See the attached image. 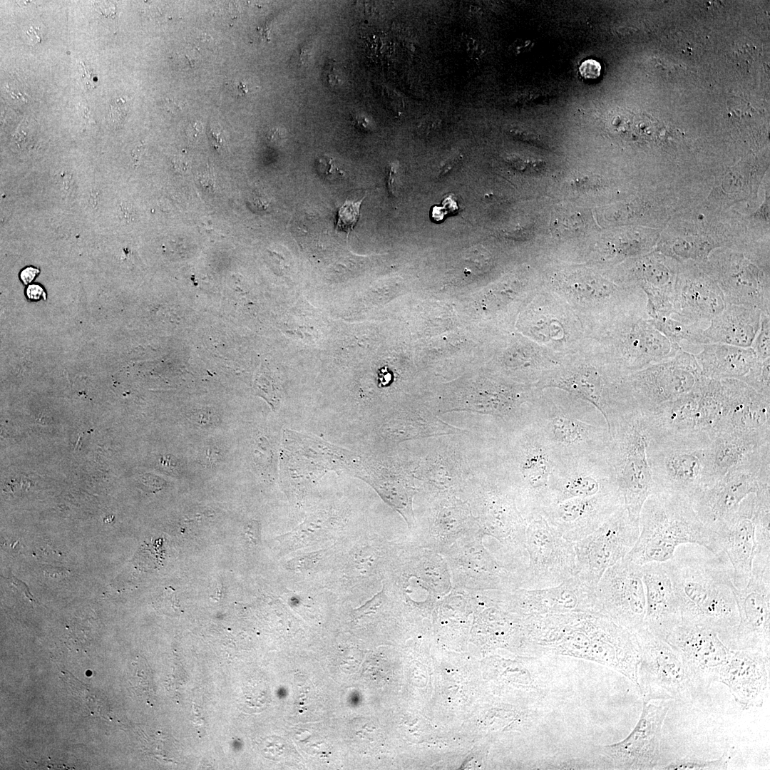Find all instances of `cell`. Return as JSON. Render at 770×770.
<instances>
[{
	"mask_svg": "<svg viewBox=\"0 0 770 770\" xmlns=\"http://www.w3.org/2000/svg\"><path fill=\"white\" fill-rule=\"evenodd\" d=\"M719 381L724 395V417L719 432L734 431L770 440V397L740 380Z\"/></svg>",
	"mask_w": 770,
	"mask_h": 770,
	"instance_id": "27",
	"label": "cell"
},
{
	"mask_svg": "<svg viewBox=\"0 0 770 770\" xmlns=\"http://www.w3.org/2000/svg\"><path fill=\"white\" fill-rule=\"evenodd\" d=\"M508 602L521 619L545 614L597 612L595 589L576 575L555 586L519 590L510 595Z\"/></svg>",
	"mask_w": 770,
	"mask_h": 770,
	"instance_id": "25",
	"label": "cell"
},
{
	"mask_svg": "<svg viewBox=\"0 0 770 770\" xmlns=\"http://www.w3.org/2000/svg\"><path fill=\"white\" fill-rule=\"evenodd\" d=\"M560 355L529 338L508 348L500 361L502 373L510 380L535 384L561 361Z\"/></svg>",
	"mask_w": 770,
	"mask_h": 770,
	"instance_id": "30",
	"label": "cell"
},
{
	"mask_svg": "<svg viewBox=\"0 0 770 770\" xmlns=\"http://www.w3.org/2000/svg\"><path fill=\"white\" fill-rule=\"evenodd\" d=\"M361 202V200L353 204H346L341 208L339 221L341 222L342 227L348 228L356 221Z\"/></svg>",
	"mask_w": 770,
	"mask_h": 770,
	"instance_id": "39",
	"label": "cell"
},
{
	"mask_svg": "<svg viewBox=\"0 0 770 770\" xmlns=\"http://www.w3.org/2000/svg\"><path fill=\"white\" fill-rule=\"evenodd\" d=\"M531 47V42L523 39L515 41L510 46V50L515 54H520L528 51Z\"/></svg>",
	"mask_w": 770,
	"mask_h": 770,
	"instance_id": "46",
	"label": "cell"
},
{
	"mask_svg": "<svg viewBox=\"0 0 770 770\" xmlns=\"http://www.w3.org/2000/svg\"><path fill=\"white\" fill-rule=\"evenodd\" d=\"M652 324L670 341L681 348L683 344L702 346L709 344L703 334V328L698 324H687L671 317L650 318Z\"/></svg>",
	"mask_w": 770,
	"mask_h": 770,
	"instance_id": "34",
	"label": "cell"
},
{
	"mask_svg": "<svg viewBox=\"0 0 770 770\" xmlns=\"http://www.w3.org/2000/svg\"><path fill=\"white\" fill-rule=\"evenodd\" d=\"M319 172L326 178H331L337 175H344V173L334 163L332 158L322 157L318 163Z\"/></svg>",
	"mask_w": 770,
	"mask_h": 770,
	"instance_id": "41",
	"label": "cell"
},
{
	"mask_svg": "<svg viewBox=\"0 0 770 770\" xmlns=\"http://www.w3.org/2000/svg\"><path fill=\"white\" fill-rule=\"evenodd\" d=\"M40 270L38 268L34 267H26L24 268L19 274L20 279L22 282L26 285L30 284L36 276L39 274Z\"/></svg>",
	"mask_w": 770,
	"mask_h": 770,
	"instance_id": "44",
	"label": "cell"
},
{
	"mask_svg": "<svg viewBox=\"0 0 770 770\" xmlns=\"http://www.w3.org/2000/svg\"><path fill=\"white\" fill-rule=\"evenodd\" d=\"M461 46L467 55L473 59H478L482 55V48L478 42L471 36L461 38Z\"/></svg>",
	"mask_w": 770,
	"mask_h": 770,
	"instance_id": "42",
	"label": "cell"
},
{
	"mask_svg": "<svg viewBox=\"0 0 770 770\" xmlns=\"http://www.w3.org/2000/svg\"><path fill=\"white\" fill-rule=\"evenodd\" d=\"M639 528L638 538L625 557L638 565L664 563L685 544L714 554L723 552L719 535L700 520L690 500L682 495L653 491L642 505Z\"/></svg>",
	"mask_w": 770,
	"mask_h": 770,
	"instance_id": "3",
	"label": "cell"
},
{
	"mask_svg": "<svg viewBox=\"0 0 770 770\" xmlns=\"http://www.w3.org/2000/svg\"><path fill=\"white\" fill-rule=\"evenodd\" d=\"M544 287L575 312L587 334L619 314L646 309V297L640 288L589 269L558 272Z\"/></svg>",
	"mask_w": 770,
	"mask_h": 770,
	"instance_id": "6",
	"label": "cell"
},
{
	"mask_svg": "<svg viewBox=\"0 0 770 770\" xmlns=\"http://www.w3.org/2000/svg\"><path fill=\"white\" fill-rule=\"evenodd\" d=\"M522 645L536 657L584 659L609 667L637 687L640 647L636 636L597 612H573L521 619Z\"/></svg>",
	"mask_w": 770,
	"mask_h": 770,
	"instance_id": "1",
	"label": "cell"
},
{
	"mask_svg": "<svg viewBox=\"0 0 770 770\" xmlns=\"http://www.w3.org/2000/svg\"><path fill=\"white\" fill-rule=\"evenodd\" d=\"M157 605L168 615H176L180 613V605L175 590L171 587L165 588L158 599Z\"/></svg>",
	"mask_w": 770,
	"mask_h": 770,
	"instance_id": "38",
	"label": "cell"
},
{
	"mask_svg": "<svg viewBox=\"0 0 770 770\" xmlns=\"http://www.w3.org/2000/svg\"><path fill=\"white\" fill-rule=\"evenodd\" d=\"M761 314V311L754 307L727 304L703 329V334L709 344L751 347L760 327Z\"/></svg>",
	"mask_w": 770,
	"mask_h": 770,
	"instance_id": "31",
	"label": "cell"
},
{
	"mask_svg": "<svg viewBox=\"0 0 770 770\" xmlns=\"http://www.w3.org/2000/svg\"><path fill=\"white\" fill-rule=\"evenodd\" d=\"M268 138L272 141H277V139L280 138V133H278V131L275 130H272L268 135Z\"/></svg>",
	"mask_w": 770,
	"mask_h": 770,
	"instance_id": "51",
	"label": "cell"
},
{
	"mask_svg": "<svg viewBox=\"0 0 770 770\" xmlns=\"http://www.w3.org/2000/svg\"><path fill=\"white\" fill-rule=\"evenodd\" d=\"M26 296L30 299L38 300L41 297L46 299V294L43 287L38 284H30L26 288Z\"/></svg>",
	"mask_w": 770,
	"mask_h": 770,
	"instance_id": "45",
	"label": "cell"
},
{
	"mask_svg": "<svg viewBox=\"0 0 770 770\" xmlns=\"http://www.w3.org/2000/svg\"><path fill=\"white\" fill-rule=\"evenodd\" d=\"M639 534V524L621 507L594 532L575 543V575L595 589L603 573L633 548Z\"/></svg>",
	"mask_w": 770,
	"mask_h": 770,
	"instance_id": "14",
	"label": "cell"
},
{
	"mask_svg": "<svg viewBox=\"0 0 770 770\" xmlns=\"http://www.w3.org/2000/svg\"><path fill=\"white\" fill-rule=\"evenodd\" d=\"M646 609L644 627L654 636L666 640L682 623L678 600L663 563L641 565Z\"/></svg>",
	"mask_w": 770,
	"mask_h": 770,
	"instance_id": "29",
	"label": "cell"
},
{
	"mask_svg": "<svg viewBox=\"0 0 770 770\" xmlns=\"http://www.w3.org/2000/svg\"><path fill=\"white\" fill-rule=\"evenodd\" d=\"M618 491L607 448L558 461L550 483V500L553 504Z\"/></svg>",
	"mask_w": 770,
	"mask_h": 770,
	"instance_id": "22",
	"label": "cell"
},
{
	"mask_svg": "<svg viewBox=\"0 0 770 770\" xmlns=\"http://www.w3.org/2000/svg\"><path fill=\"white\" fill-rule=\"evenodd\" d=\"M726 304L719 287L699 266L678 267L672 318L702 326L719 314Z\"/></svg>",
	"mask_w": 770,
	"mask_h": 770,
	"instance_id": "24",
	"label": "cell"
},
{
	"mask_svg": "<svg viewBox=\"0 0 770 770\" xmlns=\"http://www.w3.org/2000/svg\"><path fill=\"white\" fill-rule=\"evenodd\" d=\"M560 461L608 448L603 416L590 404L556 389H543L532 422Z\"/></svg>",
	"mask_w": 770,
	"mask_h": 770,
	"instance_id": "5",
	"label": "cell"
},
{
	"mask_svg": "<svg viewBox=\"0 0 770 770\" xmlns=\"http://www.w3.org/2000/svg\"><path fill=\"white\" fill-rule=\"evenodd\" d=\"M770 488V452L736 466L715 480L690 501L700 520L716 532L751 494Z\"/></svg>",
	"mask_w": 770,
	"mask_h": 770,
	"instance_id": "12",
	"label": "cell"
},
{
	"mask_svg": "<svg viewBox=\"0 0 770 770\" xmlns=\"http://www.w3.org/2000/svg\"><path fill=\"white\" fill-rule=\"evenodd\" d=\"M717 682L729 687L743 709L762 707L769 687V654L732 649Z\"/></svg>",
	"mask_w": 770,
	"mask_h": 770,
	"instance_id": "28",
	"label": "cell"
},
{
	"mask_svg": "<svg viewBox=\"0 0 770 770\" xmlns=\"http://www.w3.org/2000/svg\"><path fill=\"white\" fill-rule=\"evenodd\" d=\"M507 476L519 498L520 513L528 522L550 505V483L558 460L531 423L508 436Z\"/></svg>",
	"mask_w": 770,
	"mask_h": 770,
	"instance_id": "10",
	"label": "cell"
},
{
	"mask_svg": "<svg viewBox=\"0 0 770 770\" xmlns=\"http://www.w3.org/2000/svg\"><path fill=\"white\" fill-rule=\"evenodd\" d=\"M711 440L700 433L650 437L647 453L652 493L666 491L691 500L711 485L714 481L709 451Z\"/></svg>",
	"mask_w": 770,
	"mask_h": 770,
	"instance_id": "8",
	"label": "cell"
},
{
	"mask_svg": "<svg viewBox=\"0 0 770 770\" xmlns=\"http://www.w3.org/2000/svg\"><path fill=\"white\" fill-rule=\"evenodd\" d=\"M579 71L584 78L595 80L598 78L601 74V66L596 60L587 59L581 63Z\"/></svg>",
	"mask_w": 770,
	"mask_h": 770,
	"instance_id": "40",
	"label": "cell"
},
{
	"mask_svg": "<svg viewBox=\"0 0 770 770\" xmlns=\"http://www.w3.org/2000/svg\"><path fill=\"white\" fill-rule=\"evenodd\" d=\"M4 578L5 579H7V580H8V581H10V582H11V583H12V584H13L14 585H15V586H16V587H17V588H18L19 590H21V592H23V593H24V595H26V597H28V598H29V600H30L31 601H34L33 595H32L31 594V592H29V588H28L27 585H26V584H25V583H24V582H22V581H21L20 580L17 579V578H16V577H14V576H11V577H8V578L4 577Z\"/></svg>",
	"mask_w": 770,
	"mask_h": 770,
	"instance_id": "47",
	"label": "cell"
},
{
	"mask_svg": "<svg viewBox=\"0 0 770 770\" xmlns=\"http://www.w3.org/2000/svg\"><path fill=\"white\" fill-rule=\"evenodd\" d=\"M587 337L626 375L671 359L683 350L654 328L646 309L619 314L593 329Z\"/></svg>",
	"mask_w": 770,
	"mask_h": 770,
	"instance_id": "7",
	"label": "cell"
},
{
	"mask_svg": "<svg viewBox=\"0 0 770 770\" xmlns=\"http://www.w3.org/2000/svg\"><path fill=\"white\" fill-rule=\"evenodd\" d=\"M397 167L394 163H392L389 169V177L387 180L388 188L390 193L395 195L398 192V184L399 176L397 175Z\"/></svg>",
	"mask_w": 770,
	"mask_h": 770,
	"instance_id": "43",
	"label": "cell"
},
{
	"mask_svg": "<svg viewBox=\"0 0 770 770\" xmlns=\"http://www.w3.org/2000/svg\"><path fill=\"white\" fill-rule=\"evenodd\" d=\"M742 381L759 394L770 397V359L759 360Z\"/></svg>",
	"mask_w": 770,
	"mask_h": 770,
	"instance_id": "36",
	"label": "cell"
},
{
	"mask_svg": "<svg viewBox=\"0 0 770 770\" xmlns=\"http://www.w3.org/2000/svg\"><path fill=\"white\" fill-rule=\"evenodd\" d=\"M526 549L528 563L518 580L528 590L558 585L576 573L575 543L550 526L541 514L528 520Z\"/></svg>",
	"mask_w": 770,
	"mask_h": 770,
	"instance_id": "13",
	"label": "cell"
},
{
	"mask_svg": "<svg viewBox=\"0 0 770 770\" xmlns=\"http://www.w3.org/2000/svg\"><path fill=\"white\" fill-rule=\"evenodd\" d=\"M640 647L637 687L643 702H689L697 694L680 653L645 627L634 633Z\"/></svg>",
	"mask_w": 770,
	"mask_h": 770,
	"instance_id": "11",
	"label": "cell"
},
{
	"mask_svg": "<svg viewBox=\"0 0 770 770\" xmlns=\"http://www.w3.org/2000/svg\"><path fill=\"white\" fill-rule=\"evenodd\" d=\"M709 451L715 481L729 470L770 452V440L722 431L711 440Z\"/></svg>",
	"mask_w": 770,
	"mask_h": 770,
	"instance_id": "32",
	"label": "cell"
},
{
	"mask_svg": "<svg viewBox=\"0 0 770 770\" xmlns=\"http://www.w3.org/2000/svg\"><path fill=\"white\" fill-rule=\"evenodd\" d=\"M595 594L597 613L632 633L644 627L646 600L641 565L621 559L603 573Z\"/></svg>",
	"mask_w": 770,
	"mask_h": 770,
	"instance_id": "19",
	"label": "cell"
},
{
	"mask_svg": "<svg viewBox=\"0 0 770 770\" xmlns=\"http://www.w3.org/2000/svg\"><path fill=\"white\" fill-rule=\"evenodd\" d=\"M81 67L83 71V73L81 76L83 83L88 88H93L95 86L94 76L91 71L87 69L83 63H82Z\"/></svg>",
	"mask_w": 770,
	"mask_h": 770,
	"instance_id": "48",
	"label": "cell"
},
{
	"mask_svg": "<svg viewBox=\"0 0 770 770\" xmlns=\"http://www.w3.org/2000/svg\"><path fill=\"white\" fill-rule=\"evenodd\" d=\"M663 564L678 600L682 623L709 628L734 650L739 618L732 568L726 554L685 544Z\"/></svg>",
	"mask_w": 770,
	"mask_h": 770,
	"instance_id": "2",
	"label": "cell"
},
{
	"mask_svg": "<svg viewBox=\"0 0 770 770\" xmlns=\"http://www.w3.org/2000/svg\"><path fill=\"white\" fill-rule=\"evenodd\" d=\"M627 376L587 338L535 385L541 390L560 389L590 404L603 416L609 428L619 417L638 409Z\"/></svg>",
	"mask_w": 770,
	"mask_h": 770,
	"instance_id": "4",
	"label": "cell"
},
{
	"mask_svg": "<svg viewBox=\"0 0 770 770\" xmlns=\"http://www.w3.org/2000/svg\"><path fill=\"white\" fill-rule=\"evenodd\" d=\"M622 506L624 499L618 491L553 503L540 514L563 538L575 543L594 532Z\"/></svg>",
	"mask_w": 770,
	"mask_h": 770,
	"instance_id": "23",
	"label": "cell"
},
{
	"mask_svg": "<svg viewBox=\"0 0 770 770\" xmlns=\"http://www.w3.org/2000/svg\"><path fill=\"white\" fill-rule=\"evenodd\" d=\"M174 168L180 172H185L188 170V163L181 159H177L174 161Z\"/></svg>",
	"mask_w": 770,
	"mask_h": 770,
	"instance_id": "50",
	"label": "cell"
},
{
	"mask_svg": "<svg viewBox=\"0 0 770 770\" xmlns=\"http://www.w3.org/2000/svg\"><path fill=\"white\" fill-rule=\"evenodd\" d=\"M698 266L716 282L726 304L751 307L770 314L769 270L741 255L728 252L719 253Z\"/></svg>",
	"mask_w": 770,
	"mask_h": 770,
	"instance_id": "20",
	"label": "cell"
},
{
	"mask_svg": "<svg viewBox=\"0 0 770 770\" xmlns=\"http://www.w3.org/2000/svg\"><path fill=\"white\" fill-rule=\"evenodd\" d=\"M729 757L724 755L722 757L712 760H701L695 759H681L669 762L667 764L658 765L656 769L664 770H701V769H725L727 767Z\"/></svg>",
	"mask_w": 770,
	"mask_h": 770,
	"instance_id": "35",
	"label": "cell"
},
{
	"mask_svg": "<svg viewBox=\"0 0 770 770\" xmlns=\"http://www.w3.org/2000/svg\"><path fill=\"white\" fill-rule=\"evenodd\" d=\"M608 454L625 507L639 524L642 505L652 493L653 481L647 448L648 428L638 409L619 417L608 428Z\"/></svg>",
	"mask_w": 770,
	"mask_h": 770,
	"instance_id": "9",
	"label": "cell"
},
{
	"mask_svg": "<svg viewBox=\"0 0 770 770\" xmlns=\"http://www.w3.org/2000/svg\"><path fill=\"white\" fill-rule=\"evenodd\" d=\"M66 573H67L66 569L61 568H56V567L55 568H47L46 569L44 570L45 575H47V576H49V577H53V574H54V577L56 576V574L63 575H65Z\"/></svg>",
	"mask_w": 770,
	"mask_h": 770,
	"instance_id": "49",
	"label": "cell"
},
{
	"mask_svg": "<svg viewBox=\"0 0 770 770\" xmlns=\"http://www.w3.org/2000/svg\"><path fill=\"white\" fill-rule=\"evenodd\" d=\"M524 329L529 339L563 357L578 349L587 332L575 312L545 287L526 305Z\"/></svg>",
	"mask_w": 770,
	"mask_h": 770,
	"instance_id": "15",
	"label": "cell"
},
{
	"mask_svg": "<svg viewBox=\"0 0 770 770\" xmlns=\"http://www.w3.org/2000/svg\"><path fill=\"white\" fill-rule=\"evenodd\" d=\"M665 641L682 655L697 694L717 682L732 650L714 630L684 623L676 627Z\"/></svg>",
	"mask_w": 770,
	"mask_h": 770,
	"instance_id": "21",
	"label": "cell"
},
{
	"mask_svg": "<svg viewBox=\"0 0 770 770\" xmlns=\"http://www.w3.org/2000/svg\"><path fill=\"white\" fill-rule=\"evenodd\" d=\"M759 500L756 494L745 498L732 517L717 533L720 537L723 552L732 568V582L738 589L744 588L749 580L756 550V527Z\"/></svg>",
	"mask_w": 770,
	"mask_h": 770,
	"instance_id": "26",
	"label": "cell"
},
{
	"mask_svg": "<svg viewBox=\"0 0 770 770\" xmlns=\"http://www.w3.org/2000/svg\"><path fill=\"white\" fill-rule=\"evenodd\" d=\"M702 347L694 356L702 375L708 379L742 381L759 361L751 347L720 343L708 344Z\"/></svg>",
	"mask_w": 770,
	"mask_h": 770,
	"instance_id": "33",
	"label": "cell"
},
{
	"mask_svg": "<svg viewBox=\"0 0 770 770\" xmlns=\"http://www.w3.org/2000/svg\"><path fill=\"white\" fill-rule=\"evenodd\" d=\"M760 361L770 359V314H761L759 332L751 346Z\"/></svg>",
	"mask_w": 770,
	"mask_h": 770,
	"instance_id": "37",
	"label": "cell"
},
{
	"mask_svg": "<svg viewBox=\"0 0 770 770\" xmlns=\"http://www.w3.org/2000/svg\"><path fill=\"white\" fill-rule=\"evenodd\" d=\"M739 612L735 649L770 655V556L756 555L747 585H732Z\"/></svg>",
	"mask_w": 770,
	"mask_h": 770,
	"instance_id": "18",
	"label": "cell"
},
{
	"mask_svg": "<svg viewBox=\"0 0 770 770\" xmlns=\"http://www.w3.org/2000/svg\"><path fill=\"white\" fill-rule=\"evenodd\" d=\"M669 707L667 700L643 702L640 719L630 734L615 744L592 745V755L605 769H656L662 726Z\"/></svg>",
	"mask_w": 770,
	"mask_h": 770,
	"instance_id": "16",
	"label": "cell"
},
{
	"mask_svg": "<svg viewBox=\"0 0 770 770\" xmlns=\"http://www.w3.org/2000/svg\"><path fill=\"white\" fill-rule=\"evenodd\" d=\"M702 376L694 354L682 350L671 359L629 374L627 381L638 409L647 414L689 392Z\"/></svg>",
	"mask_w": 770,
	"mask_h": 770,
	"instance_id": "17",
	"label": "cell"
}]
</instances>
